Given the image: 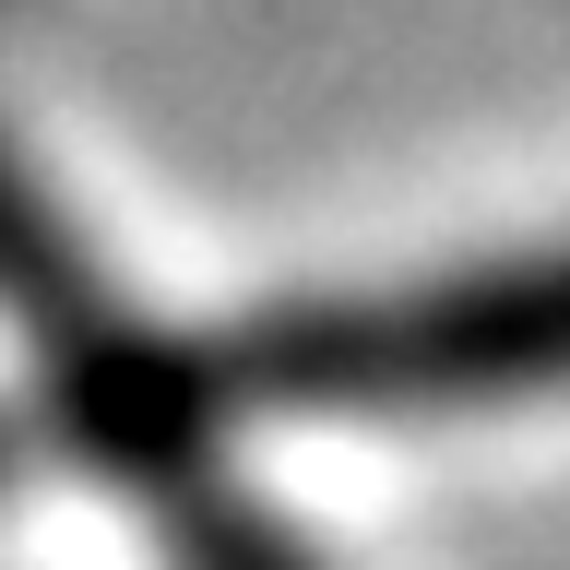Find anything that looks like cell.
I'll return each mask as SVG.
<instances>
[{"mask_svg": "<svg viewBox=\"0 0 570 570\" xmlns=\"http://www.w3.org/2000/svg\"><path fill=\"white\" fill-rule=\"evenodd\" d=\"M226 404H309V416H428V404H511L570 392V249L452 274L381 309L249 321L214 356Z\"/></svg>", "mask_w": 570, "mask_h": 570, "instance_id": "obj_1", "label": "cell"}, {"mask_svg": "<svg viewBox=\"0 0 570 570\" xmlns=\"http://www.w3.org/2000/svg\"><path fill=\"white\" fill-rule=\"evenodd\" d=\"M203 570H297V559H274V547H249L238 523H203Z\"/></svg>", "mask_w": 570, "mask_h": 570, "instance_id": "obj_2", "label": "cell"}]
</instances>
